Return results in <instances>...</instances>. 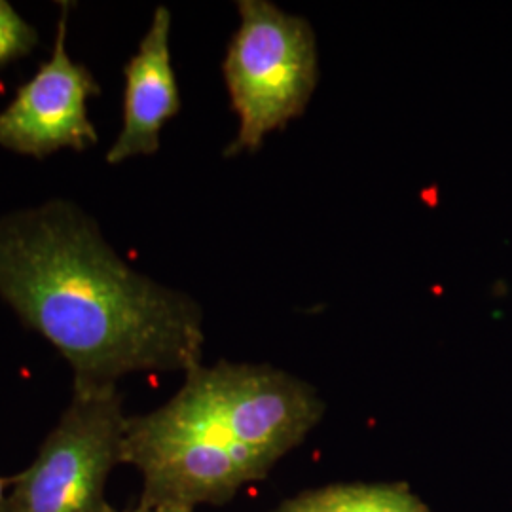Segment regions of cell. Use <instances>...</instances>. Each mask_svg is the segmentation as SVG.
Segmentation results:
<instances>
[{
    "instance_id": "9",
    "label": "cell",
    "mask_w": 512,
    "mask_h": 512,
    "mask_svg": "<svg viewBox=\"0 0 512 512\" xmlns=\"http://www.w3.org/2000/svg\"><path fill=\"white\" fill-rule=\"evenodd\" d=\"M110 512H194V511H184V509H171V507H145V505H139L137 503V507H133V509H126V511H116V509H112Z\"/></svg>"
},
{
    "instance_id": "6",
    "label": "cell",
    "mask_w": 512,
    "mask_h": 512,
    "mask_svg": "<svg viewBox=\"0 0 512 512\" xmlns=\"http://www.w3.org/2000/svg\"><path fill=\"white\" fill-rule=\"evenodd\" d=\"M124 74V122L107 152L110 165L156 154L162 129L181 110V93L171 63V12L165 6L156 8Z\"/></svg>"
},
{
    "instance_id": "10",
    "label": "cell",
    "mask_w": 512,
    "mask_h": 512,
    "mask_svg": "<svg viewBox=\"0 0 512 512\" xmlns=\"http://www.w3.org/2000/svg\"><path fill=\"white\" fill-rule=\"evenodd\" d=\"M16 478V476H14ZM14 478H6V476H0V511L4 507V501L8 497V488L14 486Z\"/></svg>"
},
{
    "instance_id": "1",
    "label": "cell",
    "mask_w": 512,
    "mask_h": 512,
    "mask_svg": "<svg viewBox=\"0 0 512 512\" xmlns=\"http://www.w3.org/2000/svg\"><path fill=\"white\" fill-rule=\"evenodd\" d=\"M0 298L67 359L74 393L202 365L200 304L131 268L67 200L0 217Z\"/></svg>"
},
{
    "instance_id": "8",
    "label": "cell",
    "mask_w": 512,
    "mask_h": 512,
    "mask_svg": "<svg viewBox=\"0 0 512 512\" xmlns=\"http://www.w3.org/2000/svg\"><path fill=\"white\" fill-rule=\"evenodd\" d=\"M37 44V29L10 2L0 0V69L33 54Z\"/></svg>"
},
{
    "instance_id": "3",
    "label": "cell",
    "mask_w": 512,
    "mask_h": 512,
    "mask_svg": "<svg viewBox=\"0 0 512 512\" xmlns=\"http://www.w3.org/2000/svg\"><path fill=\"white\" fill-rule=\"evenodd\" d=\"M239 27L222 63L238 135L232 158L256 152L266 137L308 109L319 82V50L310 21L268 0L238 2Z\"/></svg>"
},
{
    "instance_id": "7",
    "label": "cell",
    "mask_w": 512,
    "mask_h": 512,
    "mask_svg": "<svg viewBox=\"0 0 512 512\" xmlns=\"http://www.w3.org/2000/svg\"><path fill=\"white\" fill-rule=\"evenodd\" d=\"M272 512H433L406 482H344L306 490Z\"/></svg>"
},
{
    "instance_id": "5",
    "label": "cell",
    "mask_w": 512,
    "mask_h": 512,
    "mask_svg": "<svg viewBox=\"0 0 512 512\" xmlns=\"http://www.w3.org/2000/svg\"><path fill=\"white\" fill-rule=\"evenodd\" d=\"M69 2H61L54 50L12 103L0 110V147L44 160L63 148L82 152L99 141L88 101L101 93L92 71L67 52Z\"/></svg>"
},
{
    "instance_id": "2",
    "label": "cell",
    "mask_w": 512,
    "mask_h": 512,
    "mask_svg": "<svg viewBox=\"0 0 512 512\" xmlns=\"http://www.w3.org/2000/svg\"><path fill=\"white\" fill-rule=\"evenodd\" d=\"M323 416L317 389L281 368L198 365L164 406L128 418L122 463L143 475L139 505H226L266 480Z\"/></svg>"
},
{
    "instance_id": "4",
    "label": "cell",
    "mask_w": 512,
    "mask_h": 512,
    "mask_svg": "<svg viewBox=\"0 0 512 512\" xmlns=\"http://www.w3.org/2000/svg\"><path fill=\"white\" fill-rule=\"evenodd\" d=\"M128 416L118 389L74 393L0 512H110L105 488L122 463Z\"/></svg>"
}]
</instances>
